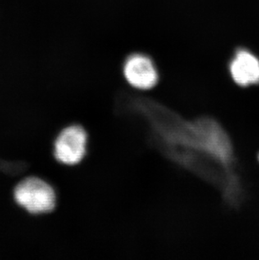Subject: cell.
<instances>
[{
	"label": "cell",
	"mask_w": 259,
	"mask_h": 260,
	"mask_svg": "<svg viewBox=\"0 0 259 260\" xmlns=\"http://www.w3.org/2000/svg\"><path fill=\"white\" fill-rule=\"evenodd\" d=\"M15 200L19 206L33 215L49 213L56 206L55 190L50 184L38 178H28L15 189Z\"/></svg>",
	"instance_id": "6da1fadb"
},
{
	"label": "cell",
	"mask_w": 259,
	"mask_h": 260,
	"mask_svg": "<svg viewBox=\"0 0 259 260\" xmlns=\"http://www.w3.org/2000/svg\"><path fill=\"white\" fill-rule=\"evenodd\" d=\"M88 135L80 125H70L61 131L54 143V156L68 166L78 165L85 157Z\"/></svg>",
	"instance_id": "7a4b0ae2"
},
{
	"label": "cell",
	"mask_w": 259,
	"mask_h": 260,
	"mask_svg": "<svg viewBox=\"0 0 259 260\" xmlns=\"http://www.w3.org/2000/svg\"><path fill=\"white\" fill-rule=\"evenodd\" d=\"M123 74L128 84L140 90H148L158 82V72L154 62L148 56L134 53L126 58Z\"/></svg>",
	"instance_id": "3957f363"
},
{
	"label": "cell",
	"mask_w": 259,
	"mask_h": 260,
	"mask_svg": "<svg viewBox=\"0 0 259 260\" xmlns=\"http://www.w3.org/2000/svg\"><path fill=\"white\" fill-rule=\"evenodd\" d=\"M228 70L232 81L240 88L259 84V59L247 50L239 49L235 53Z\"/></svg>",
	"instance_id": "277c9868"
},
{
	"label": "cell",
	"mask_w": 259,
	"mask_h": 260,
	"mask_svg": "<svg viewBox=\"0 0 259 260\" xmlns=\"http://www.w3.org/2000/svg\"><path fill=\"white\" fill-rule=\"evenodd\" d=\"M257 159H258V162H259V152H258V154H257Z\"/></svg>",
	"instance_id": "5b68a950"
}]
</instances>
